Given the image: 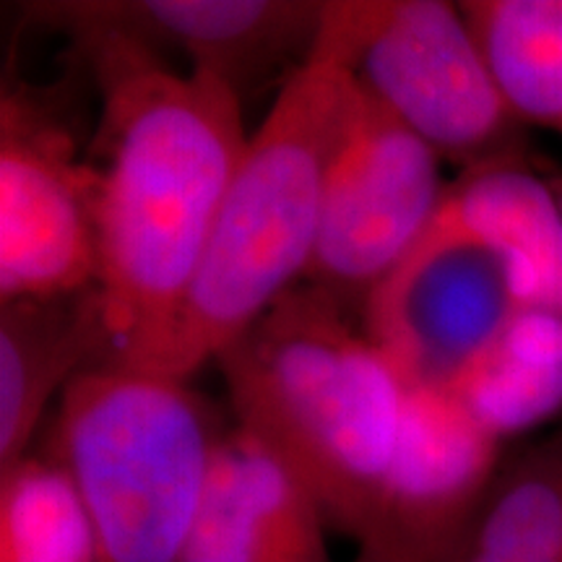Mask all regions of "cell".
I'll list each match as a JSON object with an SVG mask.
<instances>
[{"label": "cell", "mask_w": 562, "mask_h": 562, "mask_svg": "<svg viewBox=\"0 0 562 562\" xmlns=\"http://www.w3.org/2000/svg\"><path fill=\"white\" fill-rule=\"evenodd\" d=\"M355 562H393V560H389L385 554L375 552V550H368V547H360V552H357Z\"/></svg>", "instance_id": "cell-18"}, {"label": "cell", "mask_w": 562, "mask_h": 562, "mask_svg": "<svg viewBox=\"0 0 562 562\" xmlns=\"http://www.w3.org/2000/svg\"><path fill=\"white\" fill-rule=\"evenodd\" d=\"M357 87L461 172L521 161V128L459 3L328 0Z\"/></svg>", "instance_id": "cell-5"}, {"label": "cell", "mask_w": 562, "mask_h": 562, "mask_svg": "<svg viewBox=\"0 0 562 562\" xmlns=\"http://www.w3.org/2000/svg\"><path fill=\"white\" fill-rule=\"evenodd\" d=\"M446 206L510 263L529 311L562 318V203L550 180L521 161L480 167L448 182Z\"/></svg>", "instance_id": "cell-13"}, {"label": "cell", "mask_w": 562, "mask_h": 562, "mask_svg": "<svg viewBox=\"0 0 562 562\" xmlns=\"http://www.w3.org/2000/svg\"><path fill=\"white\" fill-rule=\"evenodd\" d=\"M112 362L100 286L0 302V469L32 451L53 398Z\"/></svg>", "instance_id": "cell-12"}, {"label": "cell", "mask_w": 562, "mask_h": 562, "mask_svg": "<svg viewBox=\"0 0 562 562\" xmlns=\"http://www.w3.org/2000/svg\"><path fill=\"white\" fill-rule=\"evenodd\" d=\"M326 0H47L24 16L66 37L115 32L161 55L178 53L195 74L237 97L297 70L318 42Z\"/></svg>", "instance_id": "cell-9"}, {"label": "cell", "mask_w": 562, "mask_h": 562, "mask_svg": "<svg viewBox=\"0 0 562 562\" xmlns=\"http://www.w3.org/2000/svg\"><path fill=\"white\" fill-rule=\"evenodd\" d=\"M0 562H100L79 487L40 438L0 469Z\"/></svg>", "instance_id": "cell-16"}, {"label": "cell", "mask_w": 562, "mask_h": 562, "mask_svg": "<svg viewBox=\"0 0 562 562\" xmlns=\"http://www.w3.org/2000/svg\"><path fill=\"white\" fill-rule=\"evenodd\" d=\"M526 311L510 263L442 201L425 237L364 300L360 318L409 389L459 396Z\"/></svg>", "instance_id": "cell-6"}, {"label": "cell", "mask_w": 562, "mask_h": 562, "mask_svg": "<svg viewBox=\"0 0 562 562\" xmlns=\"http://www.w3.org/2000/svg\"><path fill=\"white\" fill-rule=\"evenodd\" d=\"M550 182H552L554 193H558V199H560V203H562V175H560V178H552Z\"/></svg>", "instance_id": "cell-19"}, {"label": "cell", "mask_w": 562, "mask_h": 562, "mask_svg": "<svg viewBox=\"0 0 562 562\" xmlns=\"http://www.w3.org/2000/svg\"><path fill=\"white\" fill-rule=\"evenodd\" d=\"M503 440L456 393L409 389L396 463L368 550L456 562L503 467Z\"/></svg>", "instance_id": "cell-10"}, {"label": "cell", "mask_w": 562, "mask_h": 562, "mask_svg": "<svg viewBox=\"0 0 562 562\" xmlns=\"http://www.w3.org/2000/svg\"><path fill=\"white\" fill-rule=\"evenodd\" d=\"M100 94L91 167L112 362L151 372L178 326L248 138L243 100L115 32L66 34Z\"/></svg>", "instance_id": "cell-1"}, {"label": "cell", "mask_w": 562, "mask_h": 562, "mask_svg": "<svg viewBox=\"0 0 562 562\" xmlns=\"http://www.w3.org/2000/svg\"><path fill=\"white\" fill-rule=\"evenodd\" d=\"M227 427L188 381L102 364L63 391L40 440L79 487L100 562H180Z\"/></svg>", "instance_id": "cell-4"}, {"label": "cell", "mask_w": 562, "mask_h": 562, "mask_svg": "<svg viewBox=\"0 0 562 562\" xmlns=\"http://www.w3.org/2000/svg\"><path fill=\"white\" fill-rule=\"evenodd\" d=\"M214 362L235 425L300 476L331 529L368 544L409 402L389 357L339 302L302 281Z\"/></svg>", "instance_id": "cell-2"}, {"label": "cell", "mask_w": 562, "mask_h": 562, "mask_svg": "<svg viewBox=\"0 0 562 562\" xmlns=\"http://www.w3.org/2000/svg\"><path fill=\"white\" fill-rule=\"evenodd\" d=\"M459 396L497 438L562 406V318L526 311L490 351Z\"/></svg>", "instance_id": "cell-17"}, {"label": "cell", "mask_w": 562, "mask_h": 562, "mask_svg": "<svg viewBox=\"0 0 562 562\" xmlns=\"http://www.w3.org/2000/svg\"><path fill=\"white\" fill-rule=\"evenodd\" d=\"M326 529L300 476L256 435L229 425L180 562H331Z\"/></svg>", "instance_id": "cell-11"}, {"label": "cell", "mask_w": 562, "mask_h": 562, "mask_svg": "<svg viewBox=\"0 0 562 562\" xmlns=\"http://www.w3.org/2000/svg\"><path fill=\"white\" fill-rule=\"evenodd\" d=\"M459 5L516 121L562 136V0Z\"/></svg>", "instance_id": "cell-14"}, {"label": "cell", "mask_w": 562, "mask_h": 562, "mask_svg": "<svg viewBox=\"0 0 562 562\" xmlns=\"http://www.w3.org/2000/svg\"><path fill=\"white\" fill-rule=\"evenodd\" d=\"M440 161L355 81L328 167L305 284L326 292L344 311H362L370 292L438 216L448 191Z\"/></svg>", "instance_id": "cell-7"}, {"label": "cell", "mask_w": 562, "mask_h": 562, "mask_svg": "<svg viewBox=\"0 0 562 562\" xmlns=\"http://www.w3.org/2000/svg\"><path fill=\"white\" fill-rule=\"evenodd\" d=\"M456 562H562V427L503 461Z\"/></svg>", "instance_id": "cell-15"}, {"label": "cell", "mask_w": 562, "mask_h": 562, "mask_svg": "<svg viewBox=\"0 0 562 562\" xmlns=\"http://www.w3.org/2000/svg\"><path fill=\"white\" fill-rule=\"evenodd\" d=\"M351 89L347 47L326 0L313 53L248 138L154 375L188 381L305 281Z\"/></svg>", "instance_id": "cell-3"}, {"label": "cell", "mask_w": 562, "mask_h": 562, "mask_svg": "<svg viewBox=\"0 0 562 562\" xmlns=\"http://www.w3.org/2000/svg\"><path fill=\"white\" fill-rule=\"evenodd\" d=\"M91 167L50 94L5 74L0 94V302L100 279Z\"/></svg>", "instance_id": "cell-8"}]
</instances>
